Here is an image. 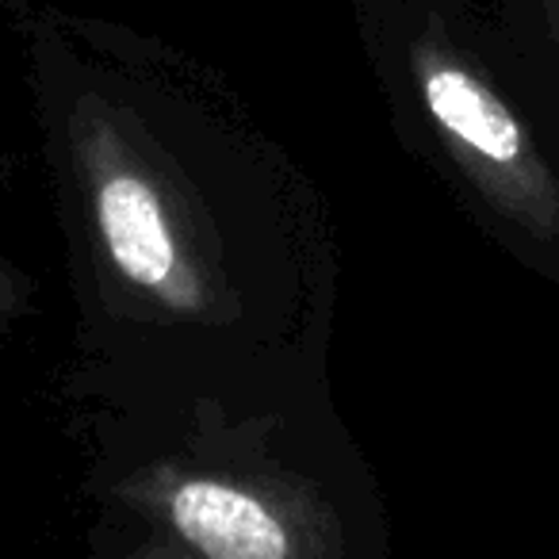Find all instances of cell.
Returning <instances> with one entry per match:
<instances>
[{"mask_svg": "<svg viewBox=\"0 0 559 559\" xmlns=\"http://www.w3.org/2000/svg\"><path fill=\"white\" fill-rule=\"evenodd\" d=\"M93 211L111 264L131 284L173 311H200V280L177 246L162 192L116 142H104L93 157Z\"/></svg>", "mask_w": 559, "mask_h": 559, "instance_id": "obj_2", "label": "cell"}, {"mask_svg": "<svg viewBox=\"0 0 559 559\" xmlns=\"http://www.w3.org/2000/svg\"><path fill=\"white\" fill-rule=\"evenodd\" d=\"M165 513L180 540L211 559H284L299 544L280 513L253 490L223 479H185L169 490Z\"/></svg>", "mask_w": 559, "mask_h": 559, "instance_id": "obj_3", "label": "cell"}, {"mask_svg": "<svg viewBox=\"0 0 559 559\" xmlns=\"http://www.w3.org/2000/svg\"><path fill=\"white\" fill-rule=\"evenodd\" d=\"M544 24H548V39L559 55V0H544Z\"/></svg>", "mask_w": 559, "mask_h": 559, "instance_id": "obj_4", "label": "cell"}, {"mask_svg": "<svg viewBox=\"0 0 559 559\" xmlns=\"http://www.w3.org/2000/svg\"><path fill=\"white\" fill-rule=\"evenodd\" d=\"M411 73L421 111L467 188L528 261L559 276V162L536 127L441 27L414 39Z\"/></svg>", "mask_w": 559, "mask_h": 559, "instance_id": "obj_1", "label": "cell"}]
</instances>
